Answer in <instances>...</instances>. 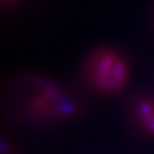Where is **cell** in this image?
<instances>
[{
	"label": "cell",
	"instance_id": "1",
	"mask_svg": "<svg viewBox=\"0 0 154 154\" xmlns=\"http://www.w3.org/2000/svg\"><path fill=\"white\" fill-rule=\"evenodd\" d=\"M89 86L100 93L112 94L124 88L129 78V66L119 53L109 49L95 51L85 67Z\"/></svg>",
	"mask_w": 154,
	"mask_h": 154
},
{
	"label": "cell",
	"instance_id": "2",
	"mask_svg": "<svg viewBox=\"0 0 154 154\" xmlns=\"http://www.w3.org/2000/svg\"><path fill=\"white\" fill-rule=\"evenodd\" d=\"M29 111L42 118H64L74 114L75 107L56 87L42 86L30 98Z\"/></svg>",
	"mask_w": 154,
	"mask_h": 154
},
{
	"label": "cell",
	"instance_id": "3",
	"mask_svg": "<svg viewBox=\"0 0 154 154\" xmlns=\"http://www.w3.org/2000/svg\"><path fill=\"white\" fill-rule=\"evenodd\" d=\"M129 121L138 133L154 137V96L143 94L136 96L128 107Z\"/></svg>",
	"mask_w": 154,
	"mask_h": 154
},
{
	"label": "cell",
	"instance_id": "4",
	"mask_svg": "<svg viewBox=\"0 0 154 154\" xmlns=\"http://www.w3.org/2000/svg\"><path fill=\"white\" fill-rule=\"evenodd\" d=\"M4 3H13L15 1H17V0H2Z\"/></svg>",
	"mask_w": 154,
	"mask_h": 154
}]
</instances>
